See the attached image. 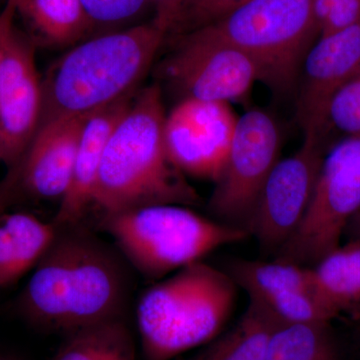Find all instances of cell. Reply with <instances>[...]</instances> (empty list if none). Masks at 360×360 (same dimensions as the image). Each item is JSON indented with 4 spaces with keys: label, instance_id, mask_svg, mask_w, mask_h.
I'll return each instance as SVG.
<instances>
[{
    "label": "cell",
    "instance_id": "6da1fadb",
    "mask_svg": "<svg viewBox=\"0 0 360 360\" xmlns=\"http://www.w3.org/2000/svg\"><path fill=\"white\" fill-rule=\"evenodd\" d=\"M129 264L84 222L58 229L32 270L18 309L34 328L61 336L110 319L127 317Z\"/></svg>",
    "mask_w": 360,
    "mask_h": 360
},
{
    "label": "cell",
    "instance_id": "7a4b0ae2",
    "mask_svg": "<svg viewBox=\"0 0 360 360\" xmlns=\"http://www.w3.org/2000/svg\"><path fill=\"white\" fill-rule=\"evenodd\" d=\"M165 116L160 85L136 92L104 148L92 205L101 217L148 205H200L168 155Z\"/></svg>",
    "mask_w": 360,
    "mask_h": 360
},
{
    "label": "cell",
    "instance_id": "3957f363",
    "mask_svg": "<svg viewBox=\"0 0 360 360\" xmlns=\"http://www.w3.org/2000/svg\"><path fill=\"white\" fill-rule=\"evenodd\" d=\"M167 35L153 20L71 49L42 80L39 129L68 118L89 117L136 94Z\"/></svg>",
    "mask_w": 360,
    "mask_h": 360
},
{
    "label": "cell",
    "instance_id": "277c9868",
    "mask_svg": "<svg viewBox=\"0 0 360 360\" xmlns=\"http://www.w3.org/2000/svg\"><path fill=\"white\" fill-rule=\"evenodd\" d=\"M238 288L226 271L198 262L144 290L135 309L142 359L172 360L214 340Z\"/></svg>",
    "mask_w": 360,
    "mask_h": 360
},
{
    "label": "cell",
    "instance_id": "5b68a950",
    "mask_svg": "<svg viewBox=\"0 0 360 360\" xmlns=\"http://www.w3.org/2000/svg\"><path fill=\"white\" fill-rule=\"evenodd\" d=\"M179 205L142 206L101 215L99 231L115 241L131 269L161 279L202 262L220 246L245 240L250 234Z\"/></svg>",
    "mask_w": 360,
    "mask_h": 360
},
{
    "label": "cell",
    "instance_id": "8992f818",
    "mask_svg": "<svg viewBox=\"0 0 360 360\" xmlns=\"http://www.w3.org/2000/svg\"><path fill=\"white\" fill-rule=\"evenodd\" d=\"M201 28L248 54L262 82L278 91L295 86L305 54L319 37L314 0H248Z\"/></svg>",
    "mask_w": 360,
    "mask_h": 360
},
{
    "label": "cell",
    "instance_id": "52a82bcc",
    "mask_svg": "<svg viewBox=\"0 0 360 360\" xmlns=\"http://www.w3.org/2000/svg\"><path fill=\"white\" fill-rule=\"evenodd\" d=\"M359 208L360 134L345 137L326 151L309 208L276 258L314 266L340 245Z\"/></svg>",
    "mask_w": 360,
    "mask_h": 360
},
{
    "label": "cell",
    "instance_id": "ba28073f",
    "mask_svg": "<svg viewBox=\"0 0 360 360\" xmlns=\"http://www.w3.org/2000/svg\"><path fill=\"white\" fill-rule=\"evenodd\" d=\"M283 135L274 115L245 111L236 123L224 170L208 201L210 217L248 232L258 196L281 153Z\"/></svg>",
    "mask_w": 360,
    "mask_h": 360
},
{
    "label": "cell",
    "instance_id": "9c48e42d",
    "mask_svg": "<svg viewBox=\"0 0 360 360\" xmlns=\"http://www.w3.org/2000/svg\"><path fill=\"white\" fill-rule=\"evenodd\" d=\"M176 37L174 51L158 71L181 99L241 101L253 85L264 82L262 70L252 58L205 28Z\"/></svg>",
    "mask_w": 360,
    "mask_h": 360
},
{
    "label": "cell",
    "instance_id": "30bf717a",
    "mask_svg": "<svg viewBox=\"0 0 360 360\" xmlns=\"http://www.w3.org/2000/svg\"><path fill=\"white\" fill-rule=\"evenodd\" d=\"M328 150L322 139L304 135L300 148L272 168L258 196L250 229V236L265 252L276 255L300 226Z\"/></svg>",
    "mask_w": 360,
    "mask_h": 360
},
{
    "label": "cell",
    "instance_id": "8fae6325",
    "mask_svg": "<svg viewBox=\"0 0 360 360\" xmlns=\"http://www.w3.org/2000/svg\"><path fill=\"white\" fill-rule=\"evenodd\" d=\"M238 120L231 103L180 99L165 116L168 155L186 176L215 184L226 162Z\"/></svg>",
    "mask_w": 360,
    "mask_h": 360
},
{
    "label": "cell",
    "instance_id": "7c38bea8",
    "mask_svg": "<svg viewBox=\"0 0 360 360\" xmlns=\"http://www.w3.org/2000/svg\"><path fill=\"white\" fill-rule=\"evenodd\" d=\"M41 106L34 46L16 28L0 61V161L9 170L37 134Z\"/></svg>",
    "mask_w": 360,
    "mask_h": 360
},
{
    "label": "cell",
    "instance_id": "4fadbf2b",
    "mask_svg": "<svg viewBox=\"0 0 360 360\" xmlns=\"http://www.w3.org/2000/svg\"><path fill=\"white\" fill-rule=\"evenodd\" d=\"M360 70V25L319 37L300 68L296 116L304 135L326 141V120L333 96Z\"/></svg>",
    "mask_w": 360,
    "mask_h": 360
},
{
    "label": "cell",
    "instance_id": "5bb4252c",
    "mask_svg": "<svg viewBox=\"0 0 360 360\" xmlns=\"http://www.w3.org/2000/svg\"><path fill=\"white\" fill-rule=\"evenodd\" d=\"M87 117L68 118L37 129L4 191L18 187L37 200L60 202L70 187L80 135Z\"/></svg>",
    "mask_w": 360,
    "mask_h": 360
},
{
    "label": "cell",
    "instance_id": "9a60e30c",
    "mask_svg": "<svg viewBox=\"0 0 360 360\" xmlns=\"http://www.w3.org/2000/svg\"><path fill=\"white\" fill-rule=\"evenodd\" d=\"M135 94L87 117L78 142L70 187L59 202L58 212L52 220L58 229L84 222L87 212L94 205V191L106 142L115 125L129 110Z\"/></svg>",
    "mask_w": 360,
    "mask_h": 360
},
{
    "label": "cell",
    "instance_id": "2e32d148",
    "mask_svg": "<svg viewBox=\"0 0 360 360\" xmlns=\"http://www.w3.org/2000/svg\"><path fill=\"white\" fill-rule=\"evenodd\" d=\"M58 229L25 212L0 217V288H8L32 271L49 251Z\"/></svg>",
    "mask_w": 360,
    "mask_h": 360
},
{
    "label": "cell",
    "instance_id": "e0dca14e",
    "mask_svg": "<svg viewBox=\"0 0 360 360\" xmlns=\"http://www.w3.org/2000/svg\"><path fill=\"white\" fill-rule=\"evenodd\" d=\"M278 321L255 298L238 323L207 343L191 360H264L270 336Z\"/></svg>",
    "mask_w": 360,
    "mask_h": 360
},
{
    "label": "cell",
    "instance_id": "ac0fdd59",
    "mask_svg": "<svg viewBox=\"0 0 360 360\" xmlns=\"http://www.w3.org/2000/svg\"><path fill=\"white\" fill-rule=\"evenodd\" d=\"M51 360H136L127 317L110 319L63 336Z\"/></svg>",
    "mask_w": 360,
    "mask_h": 360
},
{
    "label": "cell",
    "instance_id": "d6986e66",
    "mask_svg": "<svg viewBox=\"0 0 360 360\" xmlns=\"http://www.w3.org/2000/svg\"><path fill=\"white\" fill-rule=\"evenodd\" d=\"M315 285L340 310L360 319V240L347 239L311 266Z\"/></svg>",
    "mask_w": 360,
    "mask_h": 360
},
{
    "label": "cell",
    "instance_id": "ffe728a7",
    "mask_svg": "<svg viewBox=\"0 0 360 360\" xmlns=\"http://www.w3.org/2000/svg\"><path fill=\"white\" fill-rule=\"evenodd\" d=\"M225 271L236 285L255 300H265L285 291L315 288L311 267L279 258L272 262L233 259L227 264Z\"/></svg>",
    "mask_w": 360,
    "mask_h": 360
},
{
    "label": "cell",
    "instance_id": "44dd1931",
    "mask_svg": "<svg viewBox=\"0 0 360 360\" xmlns=\"http://www.w3.org/2000/svg\"><path fill=\"white\" fill-rule=\"evenodd\" d=\"M18 9L53 44H75L94 27L82 0H18Z\"/></svg>",
    "mask_w": 360,
    "mask_h": 360
},
{
    "label": "cell",
    "instance_id": "7402d4cb",
    "mask_svg": "<svg viewBox=\"0 0 360 360\" xmlns=\"http://www.w3.org/2000/svg\"><path fill=\"white\" fill-rule=\"evenodd\" d=\"M264 360H340L330 323H278Z\"/></svg>",
    "mask_w": 360,
    "mask_h": 360
},
{
    "label": "cell",
    "instance_id": "603a6c76",
    "mask_svg": "<svg viewBox=\"0 0 360 360\" xmlns=\"http://www.w3.org/2000/svg\"><path fill=\"white\" fill-rule=\"evenodd\" d=\"M259 302L269 309L278 323H330L340 314L316 285L307 290L285 291Z\"/></svg>",
    "mask_w": 360,
    "mask_h": 360
},
{
    "label": "cell",
    "instance_id": "cb8c5ba5",
    "mask_svg": "<svg viewBox=\"0 0 360 360\" xmlns=\"http://www.w3.org/2000/svg\"><path fill=\"white\" fill-rule=\"evenodd\" d=\"M329 129L345 137L360 134V70L331 98L326 111V137Z\"/></svg>",
    "mask_w": 360,
    "mask_h": 360
},
{
    "label": "cell",
    "instance_id": "d4e9b609",
    "mask_svg": "<svg viewBox=\"0 0 360 360\" xmlns=\"http://www.w3.org/2000/svg\"><path fill=\"white\" fill-rule=\"evenodd\" d=\"M248 0H193L170 33L180 35L212 25Z\"/></svg>",
    "mask_w": 360,
    "mask_h": 360
},
{
    "label": "cell",
    "instance_id": "484cf974",
    "mask_svg": "<svg viewBox=\"0 0 360 360\" xmlns=\"http://www.w3.org/2000/svg\"><path fill=\"white\" fill-rule=\"evenodd\" d=\"M94 26H115L134 20L148 0H82Z\"/></svg>",
    "mask_w": 360,
    "mask_h": 360
},
{
    "label": "cell",
    "instance_id": "4316f807",
    "mask_svg": "<svg viewBox=\"0 0 360 360\" xmlns=\"http://www.w3.org/2000/svg\"><path fill=\"white\" fill-rule=\"evenodd\" d=\"M148 1L149 6H153L155 8V18L153 20L162 26L169 34L193 0H148Z\"/></svg>",
    "mask_w": 360,
    "mask_h": 360
},
{
    "label": "cell",
    "instance_id": "83f0119b",
    "mask_svg": "<svg viewBox=\"0 0 360 360\" xmlns=\"http://www.w3.org/2000/svg\"><path fill=\"white\" fill-rule=\"evenodd\" d=\"M18 13V0H6L0 11V61L14 30H16L15 16Z\"/></svg>",
    "mask_w": 360,
    "mask_h": 360
},
{
    "label": "cell",
    "instance_id": "f1b7e54d",
    "mask_svg": "<svg viewBox=\"0 0 360 360\" xmlns=\"http://www.w3.org/2000/svg\"><path fill=\"white\" fill-rule=\"evenodd\" d=\"M347 0H314V15L317 27L321 33V27L326 16L330 13L331 9L341 2Z\"/></svg>",
    "mask_w": 360,
    "mask_h": 360
},
{
    "label": "cell",
    "instance_id": "f546056e",
    "mask_svg": "<svg viewBox=\"0 0 360 360\" xmlns=\"http://www.w3.org/2000/svg\"><path fill=\"white\" fill-rule=\"evenodd\" d=\"M343 236L347 239H359L360 240V208L348 222Z\"/></svg>",
    "mask_w": 360,
    "mask_h": 360
},
{
    "label": "cell",
    "instance_id": "4dcf8cb0",
    "mask_svg": "<svg viewBox=\"0 0 360 360\" xmlns=\"http://www.w3.org/2000/svg\"><path fill=\"white\" fill-rule=\"evenodd\" d=\"M0 360H18L15 357L11 356V355L0 354Z\"/></svg>",
    "mask_w": 360,
    "mask_h": 360
}]
</instances>
